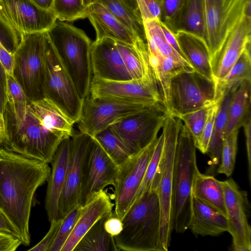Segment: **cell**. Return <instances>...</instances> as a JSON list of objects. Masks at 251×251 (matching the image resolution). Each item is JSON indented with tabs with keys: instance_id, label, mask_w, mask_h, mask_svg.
Instances as JSON below:
<instances>
[{
	"instance_id": "1",
	"label": "cell",
	"mask_w": 251,
	"mask_h": 251,
	"mask_svg": "<svg viewBox=\"0 0 251 251\" xmlns=\"http://www.w3.org/2000/svg\"><path fill=\"white\" fill-rule=\"evenodd\" d=\"M50 172L49 164L0 146V209L18 230L25 246L30 242L29 222L36 191Z\"/></svg>"
},
{
	"instance_id": "2",
	"label": "cell",
	"mask_w": 251,
	"mask_h": 251,
	"mask_svg": "<svg viewBox=\"0 0 251 251\" xmlns=\"http://www.w3.org/2000/svg\"><path fill=\"white\" fill-rule=\"evenodd\" d=\"M6 134L0 142L4 149L24 157L51 163L55 153L65 138L44 128L30 112L4 116Z\"/></svg>"
},
{
	"instance_id": "3",
	"label": "cell",
	"mask_w": 251,
	"mask_h": 251,
	"mask_svg": "<svg viewBox=\"0 0 251 251\" xmlns=\"http://www.w3.org/2000/svg\"><path fill=\"white\" fill-rule=\"evenodd\" d=\"M182 121L168 113L162 126L164 143L162 155L149 192L159 199L160 251H168L174 230L173 187L174 163Z\"/></svg>"
},
{
	"instance_id": "4",
	"label": "cell",
	"mask_w": 251,
	"mask_h": 251,
	"mask_svg": "<svg viewBox=\"0 0 251 251\" xmlns=\"http://www.w3.org/2000/svg\"><path fill=\"white\" fill-rule=\"evenodd\" d=\"M48 33L79 95L84 100L89 95L93 77L92 41L82 29L59 20Z\"/></svg>"
},
{
	"instance_id": "5",
	"label": "cell",
	"mask_w": 251,
	"mask_h": 251,
	"mask_svg": "<svg viewBox=\"0 0 251 251\" xmlns=\"http://www.w3.org/2000/svg\"><path fill=\"white\" fill-rule=\"evenodd\" d=\"M160 213L155 192H148L129 208L122 220L121 232L114 237L119 251H160Z\"/></svg>"
},
{
	"instance_id": "6",
	"label": "cell",
	"mask_w": 251,
	"mask_h": 251,
	"mask_svg": "<svg viewBox=\"0 0 251 251\" xmlns=\"http://www.w3.org/2000/svg\"><path fill=\"white\" fill-rule=\"evenodd\" d=\"M196 149L191 134L183 124L177 140L173 175L174 229L178 233H184L188 229L192 180L198 168Z\"/></svg>"
},
{
	"instance_id": "7",
	"label": "cell",
	"mask_w": 251,
	"mask_h": 251,
	"mask_svg": "<svg viewBox=\"0 0 251 251\" xmlns=\"http://www.w3.org/2000/svg\"><path fill=\"white\" fill-rule=\"evenodd\" d=\"M43 95L50 99L75 124L77 122L84 100L59 58L48 32Z\"/></svg>"
},
{
	"instance_id": "8",
	"label": "cell",
	"mask_w": 251,
	"mask_h": 251,
	"mask_svg": "<svg viewBox=\"0 0 251 251\" xmlns=\"http://www.w3.org/2000/svg\"><path fill=\"white\" fill-rule=\"evenodd\" d=\"M47 32L23 36L14 50V74L29 100L43 97Z\"/></svg>"
},
{
	"instance_id": "9",
	"label": "cell",
	"mask_w": 251,
	"mask_h": 251,
	"mask_svg": "<svg viewBox=\"0 0 251 251\" xmlns=\"http://www.w3.org/2000/svg\"><path fill=\"white\" fill-rule=\"evenodd\" d=\"M214 81L202 76L191 68L183 69L170 79L168 112L178 116L215 102Z\"/></svg>"
},
{
	"instance_id": "10",
	"label": "cell",
	"mask_w": 251,
	"mask_h": 251,
	"mask_svg": "<svg viewBox=\"0 0 251 251\" xmlns=\"http://www.w3.org/2000/svg\"><path fill=\"white\" fill-rule=\"evenodd\" d=\"M57 20L51 10L31 0H0V23L8 32L14 50L25 35L50 31Z\"/></svg>"
},
{
	"instance_id": "11",
	"label": "cell",
	"mask_w": 251,
	"mask_h": 251,
	"mask_svg": "<svg viewBox=\"0 0 251 251\" xmlns=\"http://www.w3.org/2000/svg\"><path fill=\"white\" fill-rule=\"evenodd\" d=\"M156 103H158L128 102L88 96L84 100L81 114L76 123L79 132L93 137L122 119Z\"/></svg>"
},
{
	"instance_id": "12",
	"label": "cell",
	"mask_w": 251,
	"mask_h": 251,
	"mask_svg": "<svg viewBox=\"0 0 251 251\" xmlns=\"http://www.w3.org/2000/svg\"><path fill=\"white\" fill-rule=\"evenodd\" d=\"M246 0H203L204 40L211 58L244 16Z\"/></svg>"
},
{
	"instance_id": "13",
	"label": "cell",
	"mask_w": 251,
	"mask_h": 251,
	"mask_svg": "<svg viewBox=\"0 0 251 251\" xmlns=\"http://www.w3.org/2000/svg\"><path fill=\"white\" fill-rule=\"evenodd\" d=\"M168 114L165 107L158 103L126 117L108 127L138 152L158 137Z\"/></svg>"
},
{
	"instance_id": "14",
	"label": "cell",
	"mask_w": 251,
	"mask_h": 251,
	"mask_svg": "<svg viewBox=\"0 0 251 251\" xmlns=\"http://www.w3.org/2000/svg\"><path fill=\"white\" fill-rule=\"evenodd\" d=\"M157 139V138H156ZM156 139L119 167L113 194L114 212L122 221L131 206L152 155Z\"/></svg>"
},
{
	"instance_id": "15",
	"label": "cell",
	"mask_w": 251,
	"mask_h": 251,
	"mask_svg": "<svg viewBox=\"0 0 251 251\" xmlns=\"http://www.w3.org/2000/svg\"><path fill=\"white\" fill-rule=\"evenodd\" d=\"M224 194L228 230L235 251H251V227L248 222L250 208L247 193L230 178L221 181Z\"/></svg>"
},
{
	"instance_id": "16",
	"label": "cell",
	"mask_w": 251,
	"mask_h": 251,
	"mask_svg": "<svg viewBox=\"0 0 251 251\" xmlns=\"http://www.w3.org/2000/svg\"><path fill=\"white\" fill-rule=\"evenodd\" d=\"M118 172V166L92 138L83 167L79 204L84 205L105 187L110 185L113 186Z\"/></svg>"
},
{
	"instance_id": "17",
	"label": "cell",
	"mask_w": 251,
	"mask_h": 251,
	"mask_svg": "<svg viewBox=\"0 0 251 251\" xmlns=\"http://www.w3.org/2000/svg\"><path fill=\"white\" fill-rule=\"evenodd\" d=\"M92 141L90 136L79 132H75L70 137L68 166L59 202L60 219H64L80 205L79 197L83 167Z\"/></svg>"
},
{
	"instance_id": "18",
	"label": "cell",
	"mask_w": 251,
	"mask_h": 251,
	"mask_svg": "<svg viewBox=\"0 0 251 251\" xmlns=\"http://www.w3.org/2000/svg\"><path fill=\"white\" fill-rule=\"evenodd\" d=\"M89 96L128 102L163 104L156 88L141 79L106 80L93 76Z\"/></svg>"
},
{
	"instance_id": "19",
	"label": "cell",
	"mask_w": 251,
	"mask_h": 251,
	"mask_svg": "<svg viewBox=\"0 0 251 251\" xmlns=\"http://www.w3.org/2000/svg\"><path fill=\"white\" fill-rule=\"evenodd\" d=\"M251 41V18L244 15L230 33L219 50L211 58L215 83L224 78Z\"/></svg>"
},
{
	"instance_id": "20",
	"label": "cell",
	"mask_w": 251,
	"mask_h": 251,
	"mask_svg": "<svg viewBox=\"0 0 251 251\" xmlns=\"http://www.w3.org/2000/svg\"><path fill=\"white\" fill-rule=\"evenodd\" d=\"M93 76L106 80L132 79L127 71L116 41L108 38L95 40L91 47Z\"/></svg>"
},
{
	"instance_id": "21",
	"label": "cell",
	"mask_w": 251,
	"mask_h": 251,
	"mask_svg": "<svg viewBox=\"0 0 251 251\" xmlns=\"http://www.w3.org/2000/svg\"><path fill=\"white\" fill-rule=\"evenodd\" d=\"M107 190L96 194L84 205L70 236L61 251H73L76 245L99 220L113 211L114 203Z\"/></svg>"
},
{
	"instance_id": "22",
	"label": "cell",
	"mask_w": 251,
	"mask_h": 251,
	"mask_svg": "<svg viewBox=\"0 0 251 251\" xmlns=\"http://www.w3.org/2000/svg\"><path fill=\"white\" fill-rule=\"evenodd\" d=\"M70 137L64 139L53 156L45 201L50 222L59 218V202L63 188L68 163Z\"/></svg>"
},
{
	"instance_id": "23",
	"label": "cell",
	"mask_w": 251,
	"mask_h": 251,
	"mask_svg": "<svg viewBox=\"0 0 251 251\" xmlns=\"http://www.w3.org/2000/svg\"><path fill=\"white\" fill-rule=\"evenodd\" d=\"M87 18L96 33L95 40L108 38L133 46L138 38L101 3L87 8Z\"/></svg>"
},
{
	"instance_id": "24",
	"label": "cell",
	"mask_w": 251,
	"mask_h": 251,
	"mask_svg": "<svg viewBox=\"0 0 251 251\" xmlns=\"http://www.w3.org/2000/svg\"><path fill=\"white\" fill-rule=\"evenodd\" d=\"M28 108L46 129L65 138L74 134L75 123L49 98L43 97L29 100Z\"/></svg>"
},
{
	"instance_id": "25",
	"label": "cell",
	"mask_w": 251,
	"mask_h": 251,
	"mask_svg": "<svg viewBox=\"0 0 251 251\" xmlns=\"http://www.w3.org/2000/svg\"><path fill=\"white\" fill-rule=\"evenodd\" d=\"M175 36L185 59L193 69L214 81L211 56L205 40L198 35L183 30L177 31Z\"/></svg>"
},
{
	"instance_id": "26",
	"label": "cell",
	"mask_w": 251,
	"mask_h": 251,
	"mask_svg": "<svg viewBox=\"0 0 251 251\" xmlns=\"http://www.w3.org/2000/svg\"><path fill=\"white\" fill-rule=\"evenodd\" d=\"M188 228L196 236H216L227 231V219L192 195Z\"/></svg>"
},
{
	"instance_id": "27",
	"label": "cell",
	"mask_w": 251,
	"mask_h": 251,
	"mask_svg": "<svg viewBox=\"0 0 251 251\" xmlns=\"http://www.w3.org/2000/svg\"><path fill=\"white\" fill-rule=\"evenodd\" d=\"M116 43L132 79L142 80L157 89L149 63L146 41L139 38L133 46L120 42Z\"/></svg>"
},
{
	"instance_id": "28",
	"label": "cell",
	"mask_w": 251,
	"mask_h": 251,
	"mask_svg": "<svg viewBox=\"0 0 251 251\" xmlns=\"http://www.w3.org/2000/svg\"><path fill=\"white\" fill-rule=\"evenodd\" d=\"M191 192L200 201L226 217L221 181L201 173L197 168L193 175Z\"/></svg>"
},
{
	"instance_id": "29",
	"label": "cell",
	"mask_w": 251,
	"mask_h": 251,
	"mask_svg": "<svg viewBox=\"0 0 251 251\" xmlns=\"http://www.w3.org/2000/svg\"><path fill=\"white\" fill-rule=\"evenodd\" d=\"M247 81H251V44L246 47L227 75L215 83V102H221L226 95L234 92Z\"/></svg>"
},
{
	"instance_id": "30",
	"label": "cell",
	"mask_w": 251,
	"mask_h": 251,
	"mask_svg": "<svg viewBox=\"0 0 251 251\" xmlns=\"http://www.w3.org/2000/svg\"><path fill=\"white\" fill-rule=\"evenodd\" d=\"M251 81L243 83L233 92L229 105L225 137L239 130L251 116Z\"/></svg>"
},
{
	"instance_id": "31",
	"label": "cell",
	"mask_w": 251,
	"mask_h": 251,
	"mask_svg": "<svg viewBox=\"0 0 251 251\" xmlns=\"http://www.w3.org/2000/svg\"><path fill=\"white\" fill-rule=\"evenodd\" d=\"M178 30L188 32L204 39L203 0H185L176 23V32Z\"/></svg>"
},
{
	"instance_id": "32",
	"label": "cell",
	"mask_w": 251,
	"mask_h": 251,
	"mask_svg": "<svg viewBox=\"0 0 251 251\" xmlns=\"http://www.w3.org/2000/svg\"><path fill=\"white\" fill-rule=\"evenodd\" d=\"M108 215L98 221L90 228L78 242L73 251H119L114 237L104 228V223Z\"/></svg>"
},
{
	"instance_id": "33",
	"label": "cell",
	"mask_w": 251,
	"mask_h": 251,
	"mask_svg": "<svg viewBox=\"0 0 251 251\" xmlns=\"http://www.w3.org/2000/svg\"><path fill=\"white\" fill-rule=\"evenodd\" d=\"M233 92L226 95L220 102L214 123L212 134L206 153L210 158V164L217 166L220 161L222 146L225 137L228 112Z\"/></svg>"
},
{
	"instance_id": "34",
	"label": "cell",
	"mask_w": 251,
	"mask_h": 251,
	"mask_svg": "<svg viewBox=\"0 0 251 251\" xmlns=\"http://www.w3.org/2000/svg\"><path fill=\"white\" fill-rule=\"evenodd\" d=\"M100 3L136 37L146 41L143 21L140 13L123 0H100Z\"/></svg>"
},
{
	"instance_id": "35",
	"label": "cell",
	"mask_w": 251,
	"mask_h": 251,
	"mask_svg": "<svg viewBox=\"0 0 251 251\" xmlns=\"http://www.w3.org/2000/svg\"><path fill=\"white\" fill-rule=\"evenodd\" d=\"M95 139L119 167L136 152L109 127L92 137Z\"/></svg>"
},
{
	"instance_id": "36",
	"label": "cell",
	"mask_w": 251,
	"mask_h": 251,
	"mask_svg": "<svg viewBox=\"0 0 251 251\" xmlns=\"http://www.w3.org/2000/svg\"><path fill=\"white\" fill-rule=\"evenodd\" d=\"M143 24L148 52L158 53L164 57L173 56L187 62L166 41L159 19L144 21Z\"/></svg>"
},
{
	"instance_id": "37",
	"label": "cell",
	"mask_w": 251,
	"mask_h": 251,
	"mask_svg": "<svg viewBox=\"0 0 251 251\" xmlns=\"http://www.w3.org/2000/svg\"><path fill=\"white\" fill-rule=\"evenodd\" d=\"M164 143V134L162 131L160 136L156 139L152 155L147 167L141 184L133 199L131 206L150 191L162 155Z\"/></svg>"
},
{
	"instance_id": "38",
	"label": "cell",
	"mask_w": 251,
	"mask_h": 251,
	"mask_svg": "<svg viewBox=\"0 0 251 251\" xmlns=\"http://www.w3.org/2000/svg\"><path fill=\"white\" fill-rule=\"evenodd\" d=\"M57 20L72 22L86 18L82 0H53L51 10Z\"/></svg>"
},
{
	"instance_id": "39",
	"label": "cell",
	"mask_w": 251,
	"mask_h": 251,
	"mask_svg": "<svg viewBox=\"0 0 251 251\" xmlns=\"http://www.w3.org/2000/svg\"><path fill=\"white\" fill-rule=\"evenodd\" d=\"M239 130L225 136L223 139L220 161L217 170L218 174L230 176L234 170L237 150V139Z\"/></svg>"
},
{
	"instance_id": "40",
	"label": "cell",
	"mask_w": 251,
	"mask_h": 251,
	"mask_svg": "<svg viewBox=\"0 0 251 251\" xmlns=\"http://www.w3.org/2000/svg\"><path fill=\"white\" fill-rule=\"evenodd\" d=\"M212 105L177 117L184 122L193 138L196 147L200 141L209 109Z\"/></svg>"
},
{
	"instance_id": "41",
	"label": "cell",
	"mask_w": 251,
	"mask_h": 251,
	"mask_svg": "<svg viewBox=\"0 0 251 251\" xmlns=\"http://www.w3.org/2000/svg\"><path fill=\"white\" fill-rule=\"evenodd\" d=\"M83 206L79 205L66 216L59 227L56 237L49 251H61L63 245L70 236L81 215Z\"/></svg>"
},
{
	"instance_id": "42",
	"label": "cell",
	"mask_w": 251,
	"mask_h": 251,
	"mask_svg": "<svg viewBox=\"0 0 251 251\" xmlns=\"http://www.w3.org/2000/svg\"><path fill=\"white\" fill-rule=\"evenodd\" d=\"M185 0H160V21L174 33L178 16Z\"/></svg>"
},
{
	"instance_id": "43",
	"label": "cell",
	"mask_w": 251,
	"mask_h": 251,
	"mask_svg": "<svg viewBox=\"0 0 251 251\" xmlns=\"http://www.w3.org/2000/svg\"><path fill=\"white\" fill-rule=\"evenodd\" d=\"M220 102L210 107L200 141L196 146V148L203 154L206 153L208 148Z\"/></svg>"
},
{
	"instance_id": "44",
	"label": "cell",
	"mask_w": 251,
	"mask_h": 251,
	"mask_svg": "<svg viewBox=\"0 0 251 251\" xmlns=\"http://www.w3.org/2000/svg\"><path fill=\"white\" fill-rule=\"evenodd\" d=\"M64 219H58L50 222V229L45 236L36 245L28 250L31 251H49L53 243Z\"/></svg>"
},
{
	"instance_id": "45",
	"label": "cell",
	"mask_w": 251,
	"mask_h": 251,
	"mask_svg": "<svg viewBox=\"0 0 251 251\" xmlns=\"http://www.w3.org/2000/svg\"><path fill=\"white\" fill-rule=\"evenodd\" d=\"M139 12L143 21L155 19L160 20V0H141Z\"/></svg>"
},
{
	"instance_id": "46",
	"label": "cell",
	"mask_w": 251,
	"mask_h": 251,
	"mask_svg": "<svg viewBox=\"0 0 251 251\" xmlns=\"http://www.w3.org/2000/svg\"><path fill=\"white\" fill-rule=\"evenodd\" d=\"M0 61L3 68L4 74L12 76L14 74V56L13 51L8 50L0 39Z\"/></svg>"
},
{
	"instance_id": "47",
	"label": "cell",
	"mask_w": 251,
	"mask_h": 251,
	"mask_svg": "<svg viewBox=\"0 0 251 251\" xmlns=\"http://www.w3.org/2000/svg\"><path fill=\"white\" fill-rule=\"evenodd\" d=\"M0 234L9 235L20 240L23 245V238L16 227L5 214L0 209Z\"/></svg>"
},
{
	"instance_id": "48",
	"label": "cell",
	"mask_w": 251,
	"mask_h": 251,
	"mask_svg": "<svg viewBox=\"0 0 251 251\" xmlns=\"http://www.w3.org/2000/svg\"><path fill=\"white\" fill-rule=\"evenodd\" d=\"M104 226L106 232L113 237L118 235L123 228L122 221L113 211L107 216Z\"/></svg>"
},
{
	"instance_id": "49",
	"label": "cell",
	"mask_w": 251,
	"mask_h": 251,
	"mask_svg": "<svg viewBox=\"0 0 251 251\" xmlns=\"http://www.w3.org/2000/svg\"><path fill=\"white\" fill-rule=\"evenodd\" d=\"M244 127L246 137L247 158L248 163V174L250 183L251 180V116H250L244 122L242 126Z\"/></svg>"
},
{
	"instance_id": "50",
	"label": "cell",
	"mask_w": 251,
	"mask_h": 251,
	"mask_svg": "<svg viewBox=\"0 0 251 251\" xmlns=\"http://www.w3.org/2000/svg\"><path fill=\"white\" fill-rule=\"evenodd\" d=\"M21 245H23V243L20 240L0 234V251H15Z\"/></svg>"
},
{
	"instance_id": "51",
	"label": "cell",
	"mask_w": 251,
	"mask_h": 251,
	"mask_svg": "<svg viewBox=\"0 0 251 251\" xmlns=\"http://www.w3.org/2000/svg\"><path fill=\"white\" fill-rule=\"evenodd\" d=\"M161 25L164 36L167 42L182 57L185 59L177 44L175 33L169 29L161 22Z\"/></svg>"
},
{
	"instance_id": "52",
	"label": "cell",
	"mask_w": 251,
	"mask_h": 251,
	"mask_svg": "<svg viewBox=\"0 0 251 251\" xmlns=\"http://www.w3.org/2000/svg\"><path fill=\"white\" fill-rule=\"evenodd\" d=\"M4 76V71L0 61V106L2 110L4 101L3 85Z\"/></svg>"
},
{
	"instance_id": "53",
	"label": "cell",
	"mask_w": 251,
	"mask_h": 251,
	"mask_svg": "<svg viewBox=\"0 0 251 251\" xmlns=\"http://www.w3.org/2000/svg\"><path fill=\"white\" fill-rule=\"evenodd\" d=\"M38 7L48 10H51L53 0H31Z\"/></svg>"
},
{
	"instance_id": "54",
	"label": "cell",
	"mask_w": 251,
	"mask_h": 251,
	"mask_svg": "<svg viewBox=\"0 0 251 251\" xmlns=\"http://www.w3.org/2000/svg\"><path fill=\"white\" fill-rule=\"evenodd\" d=\"M6 134V126L2 110L0 106V142L4 139Z\"/></svg>"
},
{
	"instance_id": "55",
	"label": "cell",
	"mask_w": 251,
	"mask_h": 251,
	"mask_svg": "<svg viewBox=\"0 0 251 251\" xmlns=\"http://www.w3.org/2000/svg\"><path fill=\"white\" fill-rule=\"evenodd\" d=\"M129 6L140 13L141 0H123Z\"/></svg>"
},
{
	"instance_id": "56",
	"label": "cell",
	"mask_w": 251,
	"mask_h": 251,
	"mask_svg": "<svg viewBox=\"0 0 251 251\" xmlns=\"http://www.w3.org/2000/svg\"><path fill=\"white\" fill-rule=\"evenodd\" d=\"M82 4L84 7L87 9L91 5L96 4L100 3V0H82Z\"/></svg>"
}]
</instances>
